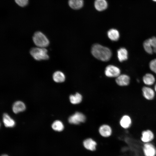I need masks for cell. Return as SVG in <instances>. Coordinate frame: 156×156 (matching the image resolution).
<instances>
[{"mask_svg":"<svg viewBox=\"0 0 156 156\" xmlns=\"http://www.w3.org/2000/svg\"><path fill=\"white\" fill-rule=\"evenodd\" d=\"M3 122L4 125L7 127H12L15 124L14 120L7 114L4 113L3 117Z\"/></svg>","mask_w":156,"mask_h":156,"instance_id":"15","label":"cell"},{"mask_svg":"<svg viewBox=\"0 0 156 156\" xmlns=\"http://www.w3.org/2000/svg\"><path fill=\"white\" fill-rule=\"evenodd\" d=\"M142 94L144 97L147 100H153L155 96V92L152 88L144 86L142 89Z\"/></svg>","mask_w":156,"mask_h":156,"instance_id":"11","label":"cell"},{"mask_svg":"<svg viewBox=\"0 0 156 156\" xmlns=\"http://www.w3.org/2000/svg\"><path fill=\"white\" fill-rule=\"evenodd\" d=\"M53 80L56 83H62L64 82L65 79L64 74L62 72L57 71L53 74Z\"/></svg>","mask_w":156,"mask_h":156,"instance_id":"19","label":"cell"},{"mask_svg":"<svg viewBox=\"0 0 156 156\" xmlns=\"http://www.w3.org/2000/svg\"><path fill=\"white\" fill-rule=\"evenodd\" d=\"M83 144L84 148L88 150L93 151L96 149L97 143L92 138H88L86 139L83 141Z\"/></svg>","mask_w":156,"mask_h":156,"instance_id":"7","label":"cell"},{"mask_svg":"<svg viewBox=\"0 0 156 156\" xmlns=\"http://www.w3.org/2000/svg\"><path fill=\"white\" fill-rule=\"evenodd\" d=\"M1 156H8L6 155H2Z\"/></svg>","mask_w":156,"mask_h":156,"instance_id":"28","label":"cell"},{"mask_svg":"<svg viewBox=\"0 0 156 156\" xmlns=\"http://www.w3.org/2000/svg\"><path fill=\"white\" fill-rule=\"evenodd\" d=\"M51 127L53 130L58 132L62 131L64 128L63 123L59 120L54 121L52 124Z\"/></svg>","mask_w":156,"mask_h":156,"instance_id":"23","label":"cell"},{"mask_svg":"<svg viewBox=\"0 0 156 156\" xmlns=\"http://www.w3.org/2000/svg\"><path fill=\"white\" fill-rule=\"evenodd\" d=\"M32 39L34 44L39 47H48L49 44V41L47 37L39 31L34 33Z\"/></svg>","mask_w":156,"mask_h":156,"instance_id":"3","label":"cell"},{"mask_svg":"<svg viewBox=\"0 0 156 156\" xmlns=\"http://www.w3.org/2000/svg\"><path fill=\"white\" fill-rule=\"evenodd\" d=\"M85 116L80 112H76L68 118V122L70 124L78 125L84 122L86 120Z\"/></svg>","mask_w":156,"mask_h":156,"instance_id":"4","label":"cell"},{"mask_svg":"<svg viewBox=\"0 0 156 156\" xmlns=\"http://www.w3.org/2000/svg\"><path fill=\"white\" fill-rule=\"evenodd\" d=\"M120 126L124 129L129 128L132 124V120L129 115H125L121 118L119 122Z\"/></svg>","mask_w":156,"mask_h":156,"instance_id":"12","label":"cell"},{"mask_svg":"<svg viewBox=\"0 0 156 156\" xmlns=\"http://www.w3.org/2000/svg\"><path fill=\"white\" fill-rule=\"evenodd\" d=\"M70 102L72 104L75 105L81 103L82 100V96L79 93L77 92L74 94H71L69 97Z\"/></svg>","mask_w":156,"mask_h":156,"instance_id":"17","label":"cell"},{"mask_svg":"<svg viewBox=\"0 0 156 156\" xmlns=\"http://www.w3.org/2000/svg\"><path fill=\"white\" fill-rule=\"evenodd\" d=\"M154 90H155V91L156 92V84H155V85L154 87Z\"/></svg>","mask_w":156,"mask_h":156,"instance_id":"27","label":"cell"},{"mask_svg":"<svg viewBox=\"0 0 156 156\" xmlns=\"http://www.w3.org/2000/svg\"><path fill=\"white\" fill-rule=\"evenodd\" d=\"M91 52L95 57L103 61H109L112 55L111 51L109 48L97 44L92 46Z\"/></svg>","mask_w":156,"mask_h":156,"instance_id":"1","label":"cell"},{"mask_svg":"<svg viewBox=\"0 0 156 156\" xmlns=\"http://www.w3.org/2000/svg\"><path fill=\"white\" fill-rule=\"evenodd\" d=\"M105 73L107 77H116L120 75V70L117 67L110 65L106 67Z\"/></svg>","mask_w":156,"mask_h":156,"instance_id":"5","label":"cell"},{"mask_svg":"<svg viewBox=\"0 0 156 156\" xmlns=\"http://www.w3.org/2000/svg\"><path fill=\"white\" fill-rule=\"evenodd\" d=\"M143 47L145 51L149 54L153 53L151 38L145 40L143 42Z\"/></svg>","mask_w":156,"mask_h":156,"instance_id":"22","label":"cell"},{"mask_svg":"<svg viewBox=\"0 0 156 156\" xmlns=\"http://www.w3.org/2000/svg\"><path fill=\"white\" fill-rule=\"evenodd\" d=\"M30 53L36 60H46L49 59L47 50L44 48L33 47L30 51Z\"/></svg>","mask_w":156,"mask_h":156,"instance_id":"2","label":"cell"},{"mask_svg":"<svg viewBox=\"0 0 156 156\" xmlns=\"http://www.w3.org/2000/svg\"><path fill=\"white\" fill-rule=\"evenodd\" d=\"M152 0L156 2V0Z\"/></svg>","mask_w":156,"mask_h":156,"instance_id":"29","label":"cell"},{"mask_svg":"<svg viewBox=\"0 0 156 156\" xmlns=\"http://www.w3.org/2000/svg\"><path fill=\"white\" fill-rule=\"evenodd\" d=\"M26 109L25 104L22 101H18L15 102L13 104L12 109L15 114H17L24 111Z\"/></svg>","mask_w":156,"mask_h":156,"instance_id":"13","label":"cell"},{"mask_svg":"<svg viewBox=\"0 0 156 156\" xmlns=\"http://www.w3.org/2000/svg\"><path fill=\"white\" fill-rule=\"evenodd\" d=\"M143 82L147 86H151L154 84L155 81L154 76L152 74L147 73L142 78Z\"/></svg>","mask_w":156,"mask_h":156,"instance_id":"16","label":"cell"},{"mask_svg":"<svg viewBox=\"0 0 156 156\" xmlns=\"http://www.w3.org/2000/svg\"><path fill=\"white\" fill-rule=\"evenodd\" d=\"M117 57L120 62L126 60L128 58V52L127 49L122 47L118 50L117 52Z\"/></svg>","mask_w":156,"mask_h":156,"instance_id":"14","label":"cell"},{"mask_svg":"<svg viewBox=\"0 0 156 156\" xmlns=\"http://www.w3.org/2000/svg\"><path fill=\"white\" fill-rule=\"evenodd\" d=\"M95 8L99 11H102L107 7V3L105 0H96L94 2Z\"/></svg>","mask_w":156,"mask_h":156,"instance_id":"18","label":"cell"},{"mask_svg":"<svg viewBox=\"0 0 156 156\" xmlns=\"http://www.w3.org/2000/svg\"><path fill=\"white\" fill-rule=\"evenodd\" d=\"M151 39L153 52L156 53V37H153Z\"/></svg>","mask_w":156,"mask_h":156,"instance_id":"26","label":"cell"},{"mask_svg":"<svg viewBox=\"0 0 156 156\" xmlns=\"http://www.w3.org/2000/svg\"><path fill=\"white\" fill-rule=\"evenodd\" d=\"M16 3L21 7L26 6L28 3V0H15Z\"/></svg>","mask_w":156,"mask_h":156,"instance_id":"25","label":"cell"},{"mask_svg":"<svg viewBox=\"0 0 156 156\" xmlns=\"http://www.w3.org/2000/svg\"><path fill=\"white\" fill-rule=\"evenodd\" d=\"M100 134L105 138L109 137L112 133V130L111 127L107 124H103L101 126L99 129Z\"/></svg>","mask_w":156,"mask_h":156,"instance_id":"8","label":"cell"},{"mask_svg":"<svg viewBox=\"0 0 156 156\" xmlns=\"http://www.w3.org/2000/svg\"><path fill=\"white\" fill-rule=\"evenodd\" d=\"M142 150L144 156H156V148L151 142L145 143L143 146Z\"/></svg>","mask_w":156,"mask_h":156,"instance_id":"6","label":"cell"},{"mask_svg":"<svg viewBox=\"0 0 156 156\" xmlns=\"http://www.w3.org/2000/svg\"><path fill=\"white\" fill-rule=\"evenodd\" d=\"M149 67L152 71L156 74V58L152 60L150 62Z\"/></svg>","mask_w":156,"mask_h":156,"instance_id":"24","label":"cell"},{"mask_svg":"<svg viewBox=\"0 0 156 156\" xmlns=\"http://www.w3.org/2000/svg\"><path fill=\"white\" fill-rule=\"evenodd\" d=\"M130 80V77L128 75L126 74H120L116 77V82L119 86H126L129 84Z\"/></svg>","mask_w":156,"mask_h":156,"instance_id":"9","label":"cell"},{"mask_svg":"<svg viewBox=\"0 0 156 156\" xmlns=\"http://www.w3.org/2000/svg\"><path fill=\"white\" fill-rule=\"evenodd\" d=\"M83 0H69L68 1L70 6L75 10L81 8L83 6Z\"/></svg>","mask_w":156,"mask_h":156,"instance_id":"21","label":"cell"},{"mask_svg":"<svg viewBox=\"0 0 156 156\" xmlns=\"http://www.w3.org/2000/svg\"><path fill=\"white\" fill-rule=\"evenodd\" d=\"M108 38L112 40L117 41L120 38V34L118 30L116 29H112L107 32Z\"/></svg>","mask_w":156,"mask_h":156,"instance_id":"20","label":"cell"},{"mask_svg":"<svg viewBox=\"0 0 156 156\" xmlns=\"http://www.w3.org/2000/svg\"><path fill=\"white\" fill-rule=\"evenodd\" d=\"M154 138L153 132L150 130L143 131L142 133L141 140L142 142L145 143L150 142Z\"/></svg>","mask_w":156,"mask_h":156,"instance_id":"10","label":"cell"}]
</instances>
